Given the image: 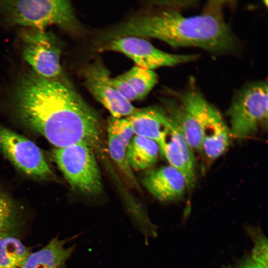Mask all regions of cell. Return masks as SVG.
I'll list each match as a JSON object with an SVG mask.
<instances>
[{"mask_svg": "<svg viewBox=\"0 0 268 268\" xmlns=\"http://www.w3.org/2000/svg\"><path fill=\"white\" fill-rule=\"evenodd\" d=\"M85 87L97 101L115 118L127 117L137 108L122 97L112 83L108 69L99 58L88 64L82 71Z\"/></svg>", "mask_w": 268, "mask_h": 268, "instance_id": "cell-10", "label": "cell"}, {"mask_svg": "<svg viewBox=\"0 0 268 268\" xmlns=\"http://www.w3.org/2000/svg\"><path fill=\"white\" fill-rule=\"evenodd\" d=\"M142 184L154 197L165 202L180 199L188 189L183 174L170 165L147 172Z\"/></svg>", "mask_w": 268, "mask_h": 268, "instance_id": "cell-12", "label": "cell"}, {"mask_svg": "<svg viewBox=\"0 0 268 268\" xmlns=\"http://www.w3.org/2000/svg\"><path fill=\"white\" fill-rule=\"evenodd\" d=\"M70 240L53 238L42 249L30 253L22 268H65L67 260L75 248V245L65 247Z\"/></svg>", "mask_w": 268, "mask_h": 268, "instance_id": "cell-15", "label": "cell"}, {"mask_svg": "<svg viewBox=\"0 0 268 268\" xmlns=\"http://www.w3.org/2000/svg\"><path fill=\"white\" fill-rule=\"evenodd\" d=\"M18 211L13 201L0 191V238L14 235L19 226Z\"/></svg>", "mask_w": 268, "mask_h": 268, "instance_id": "cell-20", "label": "cell"}, {"mask_svg": "<svg viewBox=\"0 0 268 268\" xmlns=\"http://www.w3.org/2000/svg\"><path fill=\"white\" fill-rule=\"evenodd\" d=\"M247 231L254 243L252 259L268 268V241L259 228L247 227Z\"/></svg>", "mask_w": 268, "mask_h": 268, "instance_id": "cell-21", "label": "cell"}, {"mask_svg": "<svg viewBox=\"0 0 268 268\" xmlns=\"http://www.w3.org/2000/svg\"><path fill=\"white\" fill-rule=\"evenodd\" d=\"M108 132L117 135L127 147L135 135L132 124L127 117L122 118L111 117L108 123Z\"/></svg>", "mask_w": 268, "mask_h": 268, "instance_id": "cell-22", "label": "cell"}, {"mask_svg": "<svg viewBox=\"0 0 268 268\" xmlns=\"http://www.w3.org/2000/svg\"><path fill=\"white\" fill-rule=\"evenodd\" d=\"M98 48L99 52L122 53L136 66L152 70L189 62L197 57L196 55L174 54L162 51L145 39L135 36L116 38L102 43Z\"/></svg>", "mask_w": 268, "mask_h": 268, "instance_id": "cell-7", "label": "cell"}, {"mask_svg": "<svg viewBox=\"0 0 268 268\" xmlns=\"http://www.w3.org/2000/svg\"><path fill=\"white\" fill-rule=\"evenodd\" d=\"M268 96L267 80L248 83L236 92L227 111L232 136L247 139L267 123Z\"/></svg>", "mask_w": 268, "mask_h": 268, "instance_id": "cell-5", "label": "cell"}, {"mask_svg": "<svg viewBox=\"0 0 268 268\" xmlns=\"http://www.w3.org/2000/svg\"><path fill=\"white\" fill-rule=\"evenodd\" d=\"M30 253L14 235L0 238V268H22Z\"/></svg>", "mask_w": 268, "mask_h": 268, "instance_id": "cell-17", "label": "cell"}, {"mask_svg": "<svg viewBox=\"0 0 268 268\" xmlns=\"http://www.w3.org/2000/svg\"><path fill=\"white\" fill-rule=\"evenodd\" d=\"M236 268H266L261 264L256 262L251 257L243 259L237 265Z\"/></svg>", "mask_w": 268, "mask_h": 268, "instance_id": "cell-24", "label": "cell"}, {"mask_svg": "<svg viewBox=\"0 0 268 268\" xmlns=\"http://www.w3.org/2000/svg\"><path fill=\"white\" fill-rule=\"evenodd\" d=\"M127 117L132 124L135 135L151 139L159 146L171 124L165 110L154 106L137 109Z\"/></svg>", "mask_w": 268, "mask_h": 268, "instance_id": "cell-13", "label": "cell"}, {"mask_svg": "<svg viewBox=\"0 0 268 268\" xmlns=\"http://www.w3.org/2000/svg\"><path fill=\"white\" fill-rule=\"evenodd\" d=\"M54 157L73 191L87 198L101 196V173L91 148L84 144H71L56 148Z\"/></svg>", "mask_w": 268, "mask_h": 268, "instance_id": "cell-4", "label": "cell"}, {"mask_svg": "<svg viewBox=\"0 0 268 268\" xmlns=\"http://www.w3.org/2000/svg\"><path fill=\"white\" fill-rule=\"evenodd\" d=\"M23 56L35 73L48 79L61 76L62 43L52 32L32 29L22 35Z\"/></svg>", "mask_w": 268, "mask_h": 268, "instance_id": "cell-8", "label": "cell"}, {"mask_svg": "<svg viewBox=\"0 0 268 268\" xmlns=\"http://www.w3.org/2000/svg\"><path fill=\"white\" fill-rule=\"evenodd\" d=\"M160 148L155 141L141 136L134 135L127 149L129 164L134 170L149 168L157 161Z\"/></svg>", "mask_w": 268, "mask_h": 268, "instance_id": "cell-16", "label": "cell"}, {"mask_svg": "<svg viewBox=\"0 0 268 268\" xmlns=\"http://www.w3.org/2000/svg\"><path fill=\"white\" fill-rule=\"evenodd\" d=\"M223 2L211 1L201 14L191 16L169 7L142 12L103 33L100 39L105 42L124 36L153 38L175 48H199L215 55L232 53L239 42L224 19Z\"/></svg>", "mask_w": 268, "mask_h": 268, "instance_id": "cell-2", "label": "cell"}, {"mask_svg": "<svg viewBox=\"0 0 268 268\" xmlns=\"http://www.w3.org/2000/svg\"><path fill=\"white\" fill-rule=\"evenodd\" d=\"M108 147L110 157L126 181L132 187L139 189L133 170L128 160L127 147L117 135L110 132H108Z\"/></svg>", "mask_w": 268, "mask_h": 268, "instance_id": "cell-18", "label": "cell"}, {"mask_svg": "<svg viewBox=\"0 0 268 268\" xmlns=\"http://www.w3.org/2000/svg\"><path fill=\"white\" fill-rule=\"evenodd\" d=\"M159 146L160 153L169 165L183 174L187 181L188 190L192 189L196 180V162L194 150L172 122Z\"/></svg>", "mask_w": 268, "mask_h": 268, "instance_id": "cell-11", "label": "cell"}, {"mask_svg": "<svg viewBox=\"0 0 268 268\" xmlns=\"http://www.w3.org/2000/svg\"><path fill=\"white\" fill-rule=\"evenodd\" d=\"M112 83L117 92L128 101L131 102L138 100L136 93L122 74L112 78Z\"/></svg>", "mask_w": 268, "mask_h": 268, "instance_id": "cell-23", "label": "cell"}, {"mask_svg": "<svg viewBox=\"0 0 268 268\" xmlns=\"http://www.w3.org/2000/svg\"><path fill=\"white\" fill-rule=\"evenodd\" d=\"M163 102L170 120L190 146L193 150L202 152V134L196 119L176 100L165 98Z\"/></svg>", "mask_w": 268, "mask_h": 268, "instance_id": "cell-14", "label": "cell"}, {"mask_svg": "<svg viewBox=\"0 0 268 268\" xmlns=\"http://www.w3.org/2000/svg\"><path fill=\"white\" fill-rule=\"evenodd\" d=\"M12 100L18 118L57 148L99 147V116L67 80L28 73L16 84Z\"/></svg>", "mask_w": 268, "mask_h": 268, "instance_id": "cell-1", "label": "cell"}, {"mask_svg": "<svg viewBox=\"0 0 268 268\" xmlns=\"http://www.w3.org/2000/svg\"><path fill=\"white\" fill-rule=\"evenodd\" d=\"M124 78L131 86L138 100L146 97L157 81L158 76L152 70L136 66L122 74Z\"/></svg>", "mask_w": 268, "mask_h": 268, "instance_id": "cell-19", "label": "cell"}, {"mask_svg": "<svg viewBox=\"0 0 268 268\" xmlns=\"http://www.w3.org/2000/svg\"><path fill=\"white\" fill-rule=\"evenodd\" d=\"M180 103L197 121L203 137L202 152L215 159L227 149L232 137L229 126L220 112L196 88L179 95Z\"/></svg>", "mask_w": 268, "mask_h": 268, "instance_id": "cell-6", "label": "cell"}, {"mask_svg": "<svg viewBox=\"0 0 268 268\" xmlns=\"http://www.w3.org/2000/svg\"><path fill=\"white\" fill-rule=\"evenodd\" d=\"M0 13L10 24L33 29L44 30L56 25L74 34L82 33L68 0H0Z\"/></svg>", "mask_w": 268, "mask_h": 268, "instance_id": "cell-3", "label": "cell"}, {"mask_svg": "<svg viewBox=\"0 0 268 268\" xmlns=\"http://www.w3.org/2000/svg\"><path fill=\"white\" fill-rule=\"evenodd\" d=\"M0 148L20 171L32 177L46 179L52 171L40 148L26 137L0 125Z\"/></svg>", "mask_w": 268, "mask_h": 268, "instance_id": "cell-9", "label": "cell"}]
</instances>
